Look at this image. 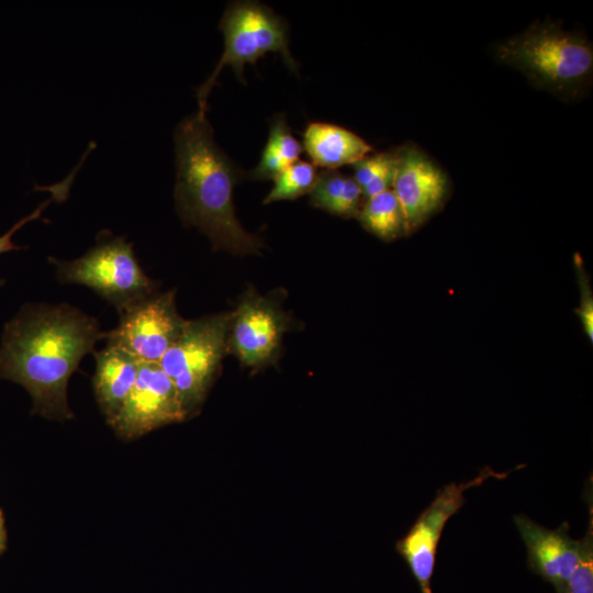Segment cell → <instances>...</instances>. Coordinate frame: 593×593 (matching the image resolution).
Returning a JSON list of instances; mask_svg holds the SVG:
<instances>
[{"instance_id": "cell-1", "label": "cell", "mask_w": 593, "mask_h": 593, "mask_svg": "<svg viewBox=\"0 0 593 593\" xmlns=\"http://www.w3.org/2000/svg\"><path fill=\"white\" fill-rule=\"evenodd\" d=\"M105 337L96 318L68 304L25 305L3 329L0 379L23 385L33 413L49 419L74 417L67 384L81 359Z\"/></svg>"}, {"instance_id": "cell-2", "label": "cell", "mask_w": 593, "mask_h": 593, "mask_svg": "<svg viewBox=\"0 0 593 593\" xmlns=\"http://www.w3.org/2000/svg\"><path fill=\"white\" fill-rule=\"evenodd\" d=\"M175 200L183 224L197 226L214 249L255 254L261 240L237 220L233 189L237 171L214 139L206 113L197 111L175 131Z\"/></svg>"}, {"instance_id": "cell-3", "label": "cell", "mask_w": 593, "mask_h": 593, "mask_svg": "<svg viewBox=\"0 0 593 593\" xmlns=\"http://www.w3.org/2000/svg\"><path fill=\"white\" fill-rule=\"evenodd\" d=\"M496 57L538 85L563 91L580 83L592 71L593 49L578 34L555 24L533 25L496 47Z\"/></svg>"}, {"instance_id": "cell-4", "label": "cell", "mask_w": 593, "mask_h": 593, "mask_svg": "<svg viewBox=\"0 0 593 593\" xmlns=\"http://www.w3.org/2000/svg\"><path fill=\"white\" fill-rule=\"evenodd\" d=\"M49 261L60 282L92 289L119 312L153 295L156 288L139 266L133 245L111 233L100 234L96 245L77 259Z\"/></svg>"}, {"instance_id": "cell-5", "label": "cell", "mask_w": 593, "mask_h": 593, "mask_svg": "<svg viewBox=\"0 0 593 593\" xmlns=\"http://www.w3.org/2000/svg\"><path fill=\"white\" fill-rule=\"evenodd\" d=\"M220 29L224 34V52L213 72L197 90L199 112L206 113L209 93L225 66H231L244 81L245 65L255 64L265 54L273 52L296 71V63L289 51L287 24L267 5L257 1H236L225 10Z\"/></svg>"}, {"instance_id": "cell-6", "label": "cell", "mask_w": 593, "mask_h": 593, "mask_svg": "<svg viewBox=\"0 0 593 593\" xmlns=\"http://www.w3.org/2000/svg\"><path fill=\"white\" fill-rule=\"evenodd\" d=\"M232 316L188 321L158 362L174 382L188 416L202 403L226 349Z\"/></svg>"}, {"instance_id": "cell-7", "label": "cell", "mask_w": 593, "mask_h": 593, "mask_svg": "<svg viewBox=\"0 0 593 593\" xmlns=\"http://www.w3.org/2000/svg\"><path fill=\"white\" fill-rule=\"evenodd\" d=\"M522 467L524 466L500 473L486 466L470 481L459 484L454 482L438 490L435 499L418 515L410 530L395 546L417 582L421 593H433L432 578L438 544L447 522L465 505V492L481 485L490 478L504 479L508 473Z\"/></svg>"}, {"instance_id": "cell-8", "label": "cell", "mask_w": 593, "mask_h": 593, "mask_svg": "<svg viewBox=\"0 0 593 593\" xmlns=\"http://www.w3.org/2000/svg\"><path fill=\"white\" fill-rule=\"evenodd\" d=\"M119 313L118 326L105 332L107 345L144 362L158 363L188 322L177 312L174 291L153 294Z\"/></svg>"}, {"instance_id": "cell-9", "label": "cell", "mask_w": 593, "mask_h": 593, "mask_svg": "<svg viewBox=\"0 0 593 593\" xmlns=\"http://www.w3.org/2000/svg\"><path fill=\"white\" fill-rule=\"evenodd\" d=\"M186 417L177 389L159 363L139 361L135 384L109 424L121 438L133 439Z\"/></svg>"}, {"instance_id": "cell-10", "label": "cell", "mask_w": 593, "mask_h": 593, "mask_svg": "<svg viewBox=\"0 0 593 593\" xmlns=\"http://www.w3.org/2000/svg\"><path fill=\"white\" fill-rule=\"evenodd\" d=\"M395 154V174L391 190L401 204L407 233L441 205L447 192V178L444 171L415 146L401 147Z\"/></svg>"}, {"instance_id": "cell-11", "label": "cell", "mask_w": 593, "mask_h": 593, "mask_svg": "<svg viewBox=\"0 0 593 593\" xmlns=\"http://www.w3.org/2000/svg\"><path fill=\"white\" fill-rule=\"evenodd\" d=\"M513 521L526 547L529 570L551 583L557 593H564L580 549V539L571 538L568 522L549 529L523 514Z\"/></svg>"}, {"instance_id": "cell-12", "label": "cell", "mask_w": 593, "mask_h": 593, "mask_svg": "<svg viewBox=\"0 0 593 593\" xmlns=\"http://www.w3.org/2000/svg\"><path fill=\"white\" fill-rule=\"evenodd\" d=\"M231 345L240 361L258 366L278 347L282 324L278 312L259 299L247 300L231 320Z\"/></svg>"}, {"instance_id": "cell-13", "label": "cell", "mask_w": 593, "mask_h": 593, "mask_svg": "<svg viewBox=\"0 0 593 593\" xmlns=\"http://www.w3.org/2000/svg\"><path fill=\"white\" fill-rule=\"evenodd\" d=\"M93 390L110 423L122 409L137 379L139 361L121 348L107 345L94 351Z\"/></svg>"}, {"instance_id": "cell-14", "label": "cell", "mask_w": 593, "mask_h": 593, "mask_svg": "<svg viewBox=\"0 0 593 593\" xmlns=\"http://www.w3.org/2000/svg\"><path fill=\"white\" fill-rule=\"evenodd\" d=\"M303 146L313 165L326 169L354 165L372 152V147L355 133L322 122H312L306 126Z\"/></svg>"}, {"instance_id": "cell-15", "label": "cell", "mask_w": 593, "mask_h": 593, "mask_svg": "<svg viewBox=\"0 0 593 593\" xmlns=\"http://www.w3.org/2000/svg\"><path fill=\"white\" fill-rule=\"evenodd\" d=\"M361 195V188L354 178L335 169H326L317 174L315 184L310 192L314 206L339 216L358 214Z\"/></svg>"}, {"instance_id": "cell-16", "label": "cell", "mask_w": 593, "mask_h": 593, "mask_svg": "<svg viewBox=\"0 0 593 593\" xmlns=\"http://www.w3.org/2000/svg\"><path fill=\"white\" fill-rule=\"evenodd\" d=\"M301 153V144L291 133L286 120L279 116L271 123L260 161L250 171V178L255 180L275 179L283 169L299 160Z\"/></svg>"}, {"instance_id": "cell-17", "label": "cell", "mask_w": 593, "mask_h": 593, "mask_svg": "<svg viewBox=\"0 0 593 593\" xmlns=\"http://www.w3.org/2000/svg\"><path fill=\"white\" fill-rule=\"evenodd\" d=\"M357 215L369 232L382 239L390 240L405 232L404 214L392 190L368 198Z\"/></svg>"}, {"instance_id": "cell-18", "label": "cell", "mask_w": 593, "mask_h": 593, "mask_svg": "<svg viewBox=\"0 0 593 593\" xmlns=\"http://www.w3.org/2000/svg\"><path fill=\"white\" fill-rule=\"evenodd\" d=\"M395 164L394 152L366 156L353 165L354 180L367 199L392 189Z\"/></svg>"}, {"instance_id": "cell-19", "label": "cell", "mask_w": 593, "mask_h": 593, "mask_svg": "<svg viewBox=\"0 0 593 593\" xmlns=\"http://www.w3.org/2000/svg\"><path fill=\"white\" fill-rule=\"evenodd\" d=\"M317 178L315 165L296 160L275 177V184L264 203L293 200L310 193Z\"/></svg>"}, {"instance_id": "cell-20", "label": "cell", "mask_w": 593, "mask_h": 593, "mask_svg": "<svg viewBox=\"0 0 593 593\" xmlns=\"http://www.w3.org/2000/svg\"><path fill=\"white\" fill-rule=\"evenodd\" d=\"M584 490L589 503V524L585 535L580 539L577 564L569 578L564 593H593V504L592 488Z\"/></svg>"}, {"instance_id": "cell-21", "label": "cell", "mask_w": 593, "mask_h": 593, "mask_svg": "<svg viewBox=\"0 0 593 593\" xmlns=\"http://www.w3.org/2000/svg\"><path fill=\"white\" fill-rule=\"evenodd\" d=\"M581 304L577 310V313L582 322V326L588 338L593 340V299L592 293L589 288L588 281L584 279L583 272L581 270Z\"/></svg>"}, {"instance_id": "cell-22", "label": "cell", "mask_w": 593, "mask_h": 593, "mask_svg": "<svg viewBox=\"0 0 593 593\" xmlns=\"http://www.w3.org/2000/svg\"><path fill=\"white\" fill-rule=\"evenodd\" d=\"M49 203H51V200H47V201L43 202L31 214H29V215L24 216L23 219H21L8 232H5L4 234H2L0 236V255L3 254V253L11 251V250L21 249V247L16 246L12 240V237H13L14 233L16 231H19L22 226H24L26 223H29V222H31L33 220L40 219L42 212L44 211V209ZM3 283H4V280L0 279V287Z\"/></svg>"}, {"instance_id": "cell-23", "label": "cell", "mask_w": 593, "mask_h": 593, "mask_svg": "<svg viewBox=\"0 0 593 593\" xmlns=\"http://www.w3.org/2000/svg\"><path fill=\"white\" fill-rule=\"evenodd\" d=\"M4 548H5V529H4L3 516L0 511V553L4 550Z\"/></svg>"}]
</instances>
